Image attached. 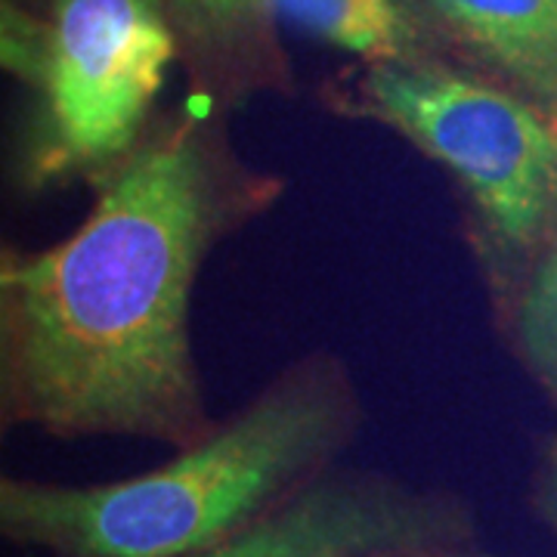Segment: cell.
Wrapping results in <instances>:
<instances>
[{"mask_svg":"<svg viewBox=\"0 0 557 557\" xmlns=\"http://www.w3.org/2000/svg\"><path fill=\"white\" fill-rule=\"evenodd\" d=\"M208 143L174 127L102 174L69 239L0 270L3 394L53 434L199 443L189 304L201 260L230 220Z\"/></svg>","mask_w":557,"mask_h":557,"instance_id":"6da1fadb","label":"cell"},{"mask_svg":"<svg viewBox=\"0 0 557 557\" xmlns=\"http://www.w3.org/2000/svg\"><path fill=\"white\" fill-rule=\"evenodd\" d=\"M539 109L557 112V0H421Z\"/></svg>","mask_w":557,"mask_h":557,"instance_id":"8992f818","label":"cell"},{"mask_svg":"<svg viewBox=\"0 0 557 557\" xmlns=\"http://www.w3.org/2000/svg\"><path fill=\"white\" fill-rule=\"evenodd\" d=\"M518 338L530 369L557 394V248L539 260L520 298Z\"/></svg>","mask_w":557,"mask_h":557,"instance_id":"ba28073f","label":"cell"},{"mask_svg":"<svg viewBox=\"0 0 557 557\" xmlns=\"http://www.w3.org/2000/svg\"><path fill=\"white\" fill-rule=\"evenodd\" d=\"M369 112L449 168L498 239L527 248L557 223V127L536 102L431 62H381Z\"/></svg>","mask_w":557,"mask_h":557,"instance_id":"3957f363","label":"cell"},{"mask_svg":"<svg viewBox=\"0 0 557 557\" xmlns=\"http://www.w3.org/2000/svg\"><path fill=\"white\" fill-rule=\"evenodd\" d=\"M267 13H270V10H267Z\"/></svg>","mask_w":557,"mask_h":557,"instance_id":"8fae6325","label":"cell"},{"mask_svg":"<svg viewBox=\"0 0 557 557\" xmlns=\"http://www.w3.org/2000/svg\"><path fill=\"white\" fill-rule=\"evenodd\" d=\"M177 53L164 0H57L38 62L40 124L28 174L112 171L134 152Z\"/></svg>","mask_w":557,"mask_h":557,"instance_id":"277c9868","label":"cell"},{"mask_svg":"<svg viewBox=\"0 0 557 557\" xmlns=\"http://www.w3.org/2000/svg\"><path fill=\"white\" fill-rule=\"evenodd\" d=\"M350 421L335 375L304 369L149 474L102 486L3 480L0 527L57 557L201 555L276 511L344 443Z\"/></svg>","mask_w":557,"mask_h":557,"instance_id":"7a4b0ae2","label":"cell"},{"mask_svg":"<svg viewBox=\"0 0 557 557\" xmlns=\"http://www.w3.org/2000/svg\"><path fill=\"white\" fill-rule=\"evenodd\" d=\"M267 10L372 65L418 60L421 32L406 0H267Z\"/></svg>","mask_w":557,"mask_h":557,"instance_id":"52a82bcc","label":"cell"},{"mask_svg":"<svg viewBox=\"0 0 557 557\" xmlns=\"http://www.w3.org/2000/svg\"><path fill=\"white\" fill-rule=\"evenodd\" d=\"M171 20L196 44L233 47L236 40L267 20V0H164Z\"/></svg>","mask_w":557,"mask_h":557,"instance_id":"9c48e42d","label":"cell"},{"mask_svg":"<svg viewBox=\"0 0 557 557\" xmlns=\"http://www.w3.org/2000/svg\"><path fill=\"white\" fill-rule=\"evenodd\" d=\"M458 530L440 502L381 480H322L236 539L193 557H399Z\"/></svg>","mask_w":557,"mask_h":557,"instance_id":"5b68a950","label":"cell"},{"mask_svg":"<svg viewBox=\"0 0 557 557\" xmlns=\"http://www.w3.org/2000/svg\"><path fill=\"white\" fill-rule=\"evenodd\" d=\"M542 505L548 511V518L557 523V449L552 461H548V471H545V480H542Z\"/></svg>","mask_w":557,"mask_h":557,"instance_id":"30bf717a","label":"cell"}]
</instances>
